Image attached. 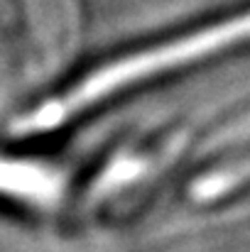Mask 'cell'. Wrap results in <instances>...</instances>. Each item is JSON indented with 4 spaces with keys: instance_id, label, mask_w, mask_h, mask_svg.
Masks as SVG:
<instances>
[{
    "instance_id": "1",
    "label": "cell",
    "mask_w": 250,
    "mask_h": 252,
    "mask_svg": "<svg viewBox=\"0 0 250 252\" xmlns=\"http://www.w3.org/2000/svg\"><path fill=\"white\" fill-rule=\"evenodd\" d=\"M243 39H250V12L231 17L226 22L199 30L189 37L174 39L169 44L155 47L150 52H143V54H135V57L120 59L110 66L98 69L96 74H91L81 84L74 86L67 95L39 105L30 118H25L20 123V130H49V127L64 123L67 118L76 115L86 105L115 93L123 86L135 84L140 79H150V76L167 71L172 66L196 62L201 57H209V54H214L223 47L238 44Z\"/></svg>"
},
{
    "instance_id": "2",
    "label": "cell",
    "mask_w": 250,
    "mask_h": 252,
    "mask_svg": "<svg viewBox=\"0 0 250 252\" xmlns=\"http://www.w3.org/2000/svg\"><path fill=\"white\" fill-rule=\"evenodd\" d=\"M250 137V118L231 125L226 132H221L218 137H214V145H223V142H236V140H246Z\"/></svg>"
}]
</instances>
